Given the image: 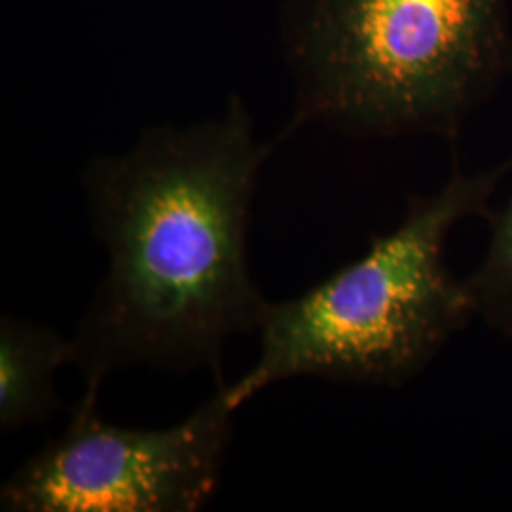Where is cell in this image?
I'll return each instance as SVG.
<instances>
[{"label": "cell", "mask_w": 512, "mask_h": 512, "mask_svg": "<svg viewBox=\"0 0 512 512\" xmlns=\"http://www.w3.org/2000/svg\"><path fill=\"white\" fill-rule=\"evenodd\" d=\"M272 145L232 95L215 118L152 126L124 152L95 156L82 184L109 266L74 332L86 387L131 366L209 368L258 332L270 300L249 264L256 184Z\"/></svg>", "instance_id": "6da1fadb"}, {"label": "cell", "mask_w": 512, "mask_h": 512, "mask_svg": "<svg viewBox=\"0 0 512 512\" xmlns=\"http://www.w3.org/2000/svg\"><path fill=\"white\" fill-rule=\"evenodd\" d=\"M509 171L512 158L482 171L456 162L363 255L308 291L270 302L255 365L226 384L230 404L239 410L266 387L302 376L374 387L421 376L475 321L465 281L448 266V243L461 224L488 219Z\"/></svg>", "instance_id": "7a4b0ae2"}, {"label": "cell", "mask_w": 512, "mask_h": 512, "mask_svg": "<svg viewBox=\"0 0 512 512\" xmlns=\"http://www.w3.org/2000/svg\"><path fill=\"white\" fill-rule=\"evenodd\" d=\"M289 131L458 141L512 76L511 0H283Z\"/></svg>", "instance_id": "3957f363"}, {"label": "cell", "mask_w": 512, "mask_h": 512, "mask_svg": "<svg viewBox=\"0 0 512 512\" xmlns=\"http://www.w3.org/2000/svg\"><path fill=\"white\" fill-rule=\"evenodd\" d=\"M84 387L65 431L27 459L0 490L8 512H194L217 492L236 408L220 382L213 397L164 429L120 427Z\"/></svg>", "instance_id": "277c9868"}, {"label": "cell", "mask_w": 512, "mask_h": 512, "mask_svg": "<svg viewBox=\"0 0 512 512\" xmlns=\"http://www.w3.org/2000/svg\"><path fill=\"white\" fill-rule=\"evenodd\" d=\"M74 365L73 338L14 315L0 321V431L44 423L59 408L54 374Z\"/></svg>", "instance_id": "5b68a950"}, {"label": "cell", "mask_w": 512, "mask_h": 512, "mask_svg": "<svg viewBox=\"0 0 512 512\" xmlns=\"http://www.w3.org/2000/svg\"><path fill=\"white\" fill-rule=\"evenodd\" d=\"M486 220V249L463 281L475 321L512 342V196Z\"/></svg>", "instance_id": "8992f818"}]
</instances>
